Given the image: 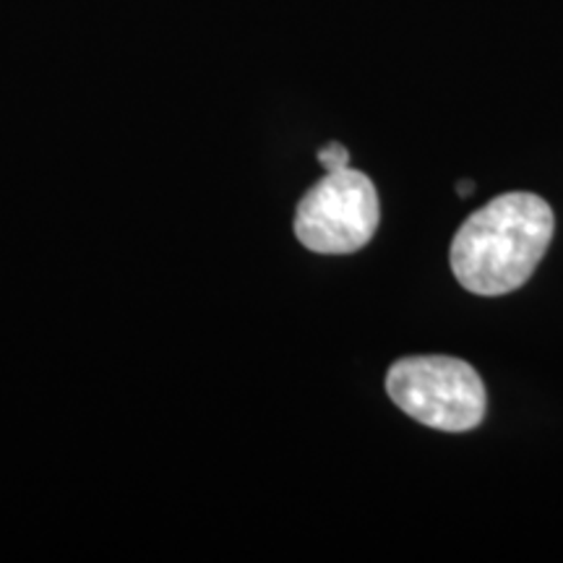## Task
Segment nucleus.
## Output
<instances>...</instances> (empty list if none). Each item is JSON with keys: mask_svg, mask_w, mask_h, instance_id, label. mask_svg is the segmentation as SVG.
Segmentation results:
<instances>
[{"mask_svg": "<svg viewBox=\"0 0 563 563\" xmlns=\"http://www.w3.org/2000/svg\"><path fill=\"white\" fill-rule=\"evenodd\" d=\"M553 230V209L540 196H496L454 235L452 272L456 282L483 298L519 290L543 262Z\"/></svg>", "mask_w": 563, "mask_h": 563, "instance_id": "f257e3e1", "label": "nucleus"}, {"mask_svg": "<svg viewBox=\"0 0 563 563\" xmlns=\"http://www.w3.org/2000/svg\"><path fill=\"white\" fill-rule=\"evenodd\" d=\"M391 402L412 420L443 433H467L485 418V386L473 365L446 355H415L386 373Z\"/></svg>", "mask_w": 563, "mask_h": 563, "instance_id": "f03ea898", "label": "nucleus"}, {"mask_svg": "<svg viewBox=\"0 0 563 563\" xmlns=\"http://www.w3.org/2000/svg\"><path fill=\"white\" fill-rule=\"evenodd\" d=\"M319 162H321L323 170H327V173L342 170V167H350V152L344 150L342 144L332 141V144L321 146V150H319Z\"/></svg>", "mask_w": 563, "mask_h": 563, "instance_id": "20e7f679", "label": "nucleus"}, {"mask_svg": "<svg viewBox=\"0 0 563 563\" xmlns=\"http://www.w3.org/2000/svg\"><path fill=\"white\" fill-rule=\"evenodd\" d=\"M473 191H475V183L473 180H460V183H456V194H460L462 199H467V196L473 194Z\"/></svg>", "mask_w": 563, "mask_h": 563, "instance_id": "39448f33", "label": "nucleus"}, {"mask_svg": "<svg viewBox=\"0 0 563 563\" xmlns=\"http://www.w3.org/2000/svg\"><path fill=\"white\" fill-rule=\"evenodd\" d=\"M382 220L376 186L352 167L327 173L302 196L295 211V235L308 251L347 256L373 241Z\"/></svg>", "mask_w": 563, "mask_h": 563, "instance_id": "7ed1b4c3", "label": "nucleus"}]
</instances>
